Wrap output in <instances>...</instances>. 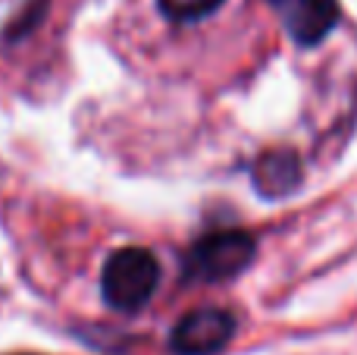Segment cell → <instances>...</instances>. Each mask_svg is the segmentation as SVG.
I'll list each match as a JSON object with an SVG mask.
<instances>
[{"mask_svg":"<svg viewBox=\"0 0 357 355\" xmlns=\"http://www.w3.org/2000/svg\"><path fill=\"white\" fill-rule=\"evenodd\" d=\"M163 268L157 255L142 245H126L107 255L100 268V299L119 314H138L160 289Z\"/></svg>","mask_w":357,"mask_h":355,"instance_id":"6da1fadb","label":"cell"},{"mask_svg":"<svg viewBox=\"0 0 357 355\" xmlns=\"http://www.w3.org/2000/svg\"><path fill=\"white\" fill-rule=\"evenodd\" d=\"M257 258V239L248 230H213L195 239L182 258V277L195 283H229Z\"/></svg>","mask_w":357,"mask_h":355,"instance_id":"7a4b0ae2","label":"cell"},{"mask_svg":"<svg viewBox=\"0 0 357 355\" xmlns=\"http://www.w3.org/2000/svg\"><path fill=\"white\" fill-rule=\"evenodd\" d=\"M238 333V318L226 308L204 305L191 308L176 321L169 333L173 355H220Z\"/></svg>","mask_w":357,"mask_h":355,"instance_id":"3957f363","label":"cell"},{"mask_svg":"<svg viewBox=\"0 0 357 355\" xmlns=\"http://www.w3.org/2000/svg\"><path fill=\"white\" fill-rule=\"evenodd\" d=\"M298 48H317L342 19L339 0H266Z\"/></svg>","mask_w":357,"mask_h":355,"instance_id":"277c9868","label":"cell"},{"mask_svg":"<svg viewBox=\"0 0 357 355\" xmlns=\"http://www.w3.org/2000/svg\"><path fill=\"white\" fill-rule=\"evenodd\" d=\"M304 182L301 157L291 148H273L264 151L251 164V186L264 201H282L295 195Z\"/></svg>","mask_w":357,"mask_h":355,"instance_id":"5b68a950","label":"cell"},{"mask_svg":"<svg viewBox=\"0 0 357 355\" xmlns=\"http://www.w3.org/2000/svg\"><path fill=\"white\" fill-rule=\"evenodd\" d=\"M226 0H157V10L163 19L176 25H197L204 19H210L213 13L222 10Z\"/></svg>","mask_w":357,"mask_h":355,"instance_id":"8992f818","label":"cell"},{"mask_svg":"<svg viewBox=\"0 0 357 355\" xmlns=\"http://www.w3.org/2000/svg\"><path fill=\"white\" fill-rule=\"evenodd\" d=\"M44 13H47V0H29V6H25L22 13H16V16L6 22V29H3V44H19V41H25V38H29L31 31H35L38 25L44 22Z\"/></svg>","mask_w":357,"mask_h":355,"instance_id":"52a82bcc","label":"cell"}]
</instances>
